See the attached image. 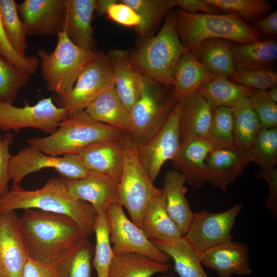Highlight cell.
Returning a JSON list of instances; mask_svg holds the SVG:
<instances>
[{"instance_id":"obj_37","label":"cell","mask_w":277,"mask_h":277,"mask_svg":"<svg viewBox=\"0 0 277 277\" xmlns=\"http://www.w3.org/2000/svg\"><path fill=\"white\" fill-rule=\"evenodd\" d=\"M94 233L95 234V246L92 265L95 270L97 277H108L114 254L110 245L106 211L96 214Z\"/></svg>"},{"instance_id":"obj_31","label":"cell","mask_w":277,"mask_h":277,"mask_svg":"<svg viewBox=\"0 0 277 277\" xmlns=\"http://www.w3.org/2000/svg\"><path fill=\"white\" fill-rule=\"evenodd\" d=\"M233 42L221 38L204 40L199 47V60L213 74L228 79L236 71L231 51Z\"/></svg>"},{"instance_id":"obj_20","label":"cell","mask_w":277,"mask_h":277,"mask_svg":"<svg viewBox=\"0 0 277 277\" xmlns=\"http://www.w3.org/2000/svg\"><path fill=\"white\" fill-rule=\"evenodd\" d=\"M202 264L215 270L219 277L248 275L249 250L245 243L230 241L215 246L200 254Z\"/></svg>"},{"instance_id":"obj_8","label":"cell","mask_w":277,"mask_h":277,"mask_svg":"<svg viewBox=\"0 0 277 277\" xmlns=\"http://www.w3.org/2000/svg\"><path fill=\"white\" fill-rule=\"evenodd\" d=\"M124 162L118 184L119 202L128 210L131 221L138 227L147 203L162 193L154 186L138 160L136 144L130 134L123 138Z\"/></svg>"},{"instance_id":"obj_13","label":"cell","mask_w":277,"mask_h":277,"mask_svg":"<svg viewBox=\"0 0 277 277\" xmlns=\"http://www.w3.org/2000/svg\"><path fill=\"white\" fill-rule=\"evenodd\" d=\"M243 204L237 203L223 212L203 210L193 213L183 236L200 254L217 245L231 241V231Z\"/></svg>"},{"instance_id":"obj_7","label":"cell","mask_w":277,"mask_h":277,"mask_svg":"<svg viewBox=\"0 0 277 277\" xmlns=\"http://www.w3.org/2000/svg\"><path fill=\"white\" fill-rule=\"evenodd\" d=\"M178 99L173 94V86L144 76L140 96L130 111L133 125L130 135L136 144L145 142L159 130Z\"/></svg>"},{"instance_id":"obj_43","label":"cell","mask_w":277,"mask_h":277,"mask_svg":"<svg viewBox=\"0 0 277 277\" xmlns=\"http://www.w3.org/2000/svg\"><path fill=\"white\" fill-rule=\"evenodd\" d=\"M228 80L240 86L265 91L276 86L277 72L271 70H239Z\"/></svg>"},{"instance_id":"obj_33","label":"cell","mask_w":277,"mask_h":277,"mask_svg":"<svg viewBox=\"0 0 277 277\" xmlns=\"http://www.w3.org/2000/svg\"><path fill=\"white\" fill-rule=\"evenodd\" d=\"M254 90L219 76L201 85L196 91L213 111L221 107L233 108L242 100L249 97Z\"/></svg>"},{"instance_id":"obj_38","label":"cell","mask_w":277,"mask_h":277,"mask_svg":"<svg viewBox=\"0 0 277 277\" xmlns=\"http://www.w3.org/2000/svg\"><path fill=\"white\" fill-rule=\"evenodd\" d=\"M221 9L225 14L239 16L251 26L271 13L272 3L266 0H206Z\"/></svg>"},{"instance_id":"obj_22","label":"cell","mask_w":277,"mask_h":277,"mask_svg":"<svg viewBox=\"0 0 277 277\" xmlns=\"http://www.w3.org/2000/svg\"><path fill=\"white\" fill-rule=\"evenodd\" d=\"M107 55L116 93L130 112L141 94L144 76L131 62L128 51L113 49Z\"/></svg>"},{"instance_id":"obj_49","label":"cell","mask_w":277,"mask_h":277,"mask_svg":"<svg viewBox=\"0 0 277 277\" xmlns=\"http://www.w3.org/2000/svg\"><path fill=\"white\" fill-rule=\"evenodd\" d=\"M174 3L180 9L191 14H225L221 9L206 0H174Z\"/></svg>"},{"instance_id":"obj_3","label":"cell","mask_w":277,"mask_h":277,"mask_svg":"<svg viewBox=\"0 0 277 277\" xmlns=\"http://www.w3.org/2000/svg\"><path fill=\"white\" fill-rule=\"evenodd\" d=\"M142 39L135 49L128 51L132 63L144 76L173 86L174 67L181 56L189 51L179 37L174 11L167 14L156 34Z\"/></svg>"},{"instance_id":"obj_16","label":"cell","mask_w":277,"mask_h":277,"mask_svg":"<svg viewBox=\"0 0 277 277\" xmlns=\"http://www.w3.org/2000/svg\"><path fill=\"white\" fill-rule=\"evenodd\" d=\"M66 0H25L17 4L27 36H52L62 31Z\"/></svg>"},{"instance_id":"obj_17","label":"cell","mask_w":277,"mask_h":277,"mask_svg":"<svg viewBox=\"0 0 277 277\" xmlns=\"http://www.w3.org/2000/svg\"><path fill=\"white\" fill-rule=\"evenodd\" d=\"M251 162L249 150L234 144L213 149L206 159L209 182L226 191L228 185L241 176Z\"/></svg>"},{"instance_id":"obj_52","label":"cell","mask_w":277,"mask_h":277,"mask_svg":"<svg viewBox=\"0 0 277 277\" xmlns=\"http://www.w3.org/2000/svg\"><path fill=\"white\" fill-rule=\"evenodd\" d=\"M116 0H96L95 12L99 15L105 14L107 9Z\"/></svg>"},{"instance_id":"obj_15","label":"cell","mask_w":277,"mask_h":277,"mask_svg":"<svg viewBox=\"0 0 277 277\" xmlns=\"http://www.w3.org/2000/svg\"><path fill=\"white\" fill-rule=\"evenodd\" d=\"M30 259L14 211L0 213V277H23Z\"/></svg>"},{"instance_id":"obj_50","label":"cell","mask_w":277,"mask_h":277,"mask_svg":"<svg viewBox=\"0 0 277 277\" xmlns=\"http://www.w3.org/2000/svg\"><path fill=\"white\" fill-rule=\"evenodd\" d=\"M262 38H271L277 34V11L272 12L250 26Z\"/></svg>"},{"instance_id":"obj_28","label":"cell","mask_w":277,"mask_h":277,"mask_svg":"<svg viewBox=\"0 0 277 277\" xmlns=\"http://www.w3.org/2000/svg\"><path fill=\"white\" fill-rule=\"evenodd\" d=\"M162 194V191L147 203L141 217L138 227L151 243L173 241L183 236L167 213Z\"/></svg>"},{"instance_id":"obj_26","label":"cell","mask_w":277,"mask_h":277,"mask_svg":"<svg viewBox=\"0 0 277 277\" xmlns=\"http://www.w3.org/2000/svg\"><path fill=\"white\" fill-rule=\"evenodd\" d=\"M231 51L236 70H274L277 59V42L274 38L237 43Z\"/></svg>"},{"instance_id":"obj_1","label":"cell","mask_w":277,"mask_h":277,"mask_svg":"<svg viewBox=\"0 0 277 277\" xmlns=\"http://www.w3.org/2000/svg\"><path fill=\"white\" fill-rule=\"evenodd\" d=\"M30 259L57 268L88 237L69 216L35 209L19 217Z\"/></svg>"},{"instance_id":"obj_40","label":"cell","mask_w":277,"mask_h":277,"mask_svg":"<svg viewBox=\"0 0 277 277\" xmlns=\"http://www.w3.org/2000/svg\"><path fill=\"white\" fill-rule=\"evenodd\" d=\"M249 150L252 162L260 168L274 167L277 164V127L262 128Z\"/></svg>"},{"instance_id":"obj_47","label":"cell","mask_w":277,"mask_h":277,"mask_svg":"<svg viewBox=\"0 0 277 277\" xmlns=\"http://www.w3.org/2000/svg\"><path fill=\"white\" fill-rule=\"evenodd\" d=\"M13 142V135L10 132L3 136L0 135V197L9 191V169L12 156L9 152V147Z\"/></svg>"},{"instance_id":"obj_53","label":"cell","mask_w":277,"mask_h":277,"mask_svg":"<svg viewBox=\"0 0 277 277\" xmlns=\"http://www.w3.org/2000/svg\"><path fill=\"white\" fill-rule=\"evenodd\" d=\"M266 96L274 103L277 102V87L276 86L264 91Z\"/></svg>"},{"instance_id":"obj_45","label":"cell","mask_w":277,"mask_h":277,"mask_svg":"<svg viewBox=\"0 0 277 277\" xmlns=\"http://www.w3.org/2000/svg\"><path fill=\"white\" fill-rule=\"evenodd\" d=\"M256 113L262 128L277 127V105L265 94L264 91L255 90L248 97Z\"/></svg>"},{"instance_id":"obj_41","label":"cell","mask_w":277,"mask_h":277,"mask_svg":"<svg viewBox=\"0 0 277 277\" xmlns=\"http://www.w3.org/2000/svg\"><path fill=\"white\" fill-rule=\"evenodd\" d=\"M208 140L213 149L234 145L232 108L221 107L213 111Z\"/></svg>"},{"instance_id":"obj_51","label":"cell","mask_w":277,"mask_h":277,"mask_svg":"<svg viewBox=\"0 0 277 277\" xmlns=\"http://www.w3.org/2000/svg\"><path fill=\"white\" fill-rule=\"evenodd\" d=\"M23 277H57V275L55 268L29 259Z\"/></svg>"},{"instance_id":"obj_36","label":"cell","mask_w":277,"mask_h":277,"mask_svg":"<svg viewBox=\"0 0 277 277\" xmlns=\"http://www.w3.org/2000/svg\"><path fill=\"white\" fill-rule=\"evenodd\" d=\"M17 4L14 0H0L1 19L4 31L14 49L22 56H26L28 47L25 24L18 13Z\"/></svg>"},{"instance_id":"obj_42","label":"cell","mask_w":277,"mask_h":277,"mask_svg":"<svg viewBox=\"0 0 277 277\" xmlns=\"http://www.w3.org/2000/svg\"><path fill=\"white\" fill-rule=\"evenodd\" d=\"M30 76L0 55V102L13 104L19 91L28 84Z\"/></svg>"},{"instance_id":"obj_46","label":"cell","mask_w":277,"mask_h":277,"mask_svg":"<svg viewBox=\"0 0 277 277\" xmlns=\"http://www.w3.org/2000/svg\"><path fill=\"white\" fill-rule=\"evenodd\" d=\"M105 14L113 22L126 27L137 28L141 21L140 16L130 6L117 1L106 10Z\"/></svg>"},{"instance_id":"obj_39","label":"cell","mask_w":277,"mask_h":277,"mask_svg":"<svg viewBox=\"0 0 277 277\" xmlns=\"http://www.w3.org/2000/svg\"><path fill=\"white\" fill-rule=\"evenodd\" d=\"M94 247L88 239L57 268V277H91Z\"/></svg>"},{"instance_id":"obj_25","label":"cell","mask_w":277,"mask_h":277,"mask_svg":"<svg viewBox=\"0 0 277 277\" xmlns=\"http://www.w3.org/2000/svg\"><path fill=\"white\" fill-rule=\"evenodd\" d=\"M186 181L176 170H171L165 175L162 191V200L165 209L179 231L184 236L193 217L185 194L187 189Z\"/></svg>"},{"instance_id":"obj_34","label":"cell","mask_w":277,"mask_h":277,"mask_svg":"<svg viewBox=\"0 0 277 277\" xmlns=\"http://www.w3.org/2000/svg\"><path fill=\"white\" fill-rule=\"evenodd\" d=\"M140 16L137 30L142 38L154 35L162 19L175 6L174 0H120Z\"/></svg>"},{"instance_id":"obj_19","label":"cell","mask_w":277,"mask_h":277,"mask_svg":"<svg viewBox=\"0 0 277 277\" xmlns=\"http://www.w3.org/2000/svg\"><path fill=\"white\" fill-rule=\"evenodd\" d=\"M212 149V145L207 139L184 140L180 142L178 151L171 161L189 185L199 188L209 182L206 159Z\"/></svg>"},{"instance_id":"obj_44","label":"cell","mask_w":277,"mask_h":277,"mask_svg":"<svg viewBox=\"0 0 277 277\" xmlns=\"http://www.w3.org/2000/svg\"><path fill=\"white\" fill-rule=\"evenodd\" d=\"M0 55L10 65L29 75L35 74L39 66V59L37 56L31 55L24 57L14 49L4 31L1 15Z\"/></svg>"},{"instance_id":"obj_21","label":"cell","mask_w":277,"mask_h":277,"mask_svg":"<svg viewBox=\"0 0 277 277\" xmlns=\"http://www.w3.org/2000/svg\"><path fill=\"white\" fill-rule=\"evenodd\" d=\"M96 8V0H66L62 31L75 45L96 50L91 23Z\"/></svg>"},{"instance_id":"obj_10","label":"cell","mask_w":277,"mask_h":277,"mask_svg":"<svg viewBox=\"0 0 277 277\" xmlns=\"http://www.w3.org/2000/svg\"><path fill=\"white\" fill-rule=\"evenodd\" d=\"M54 169L63 178L78 180L86 177L91 171L84 164L79 154H66L62 156L44 153L29 146L11 156L9 179L13 184L20 185L30 173L44 168Z\"/></svg>"},{"instance_id":"obj_23","label":"cell","mask_w":277,"mask_h":277,"mask_svg":"<svg viewBox=\"0 0 277 277\" xmlns=\"http://www.w3.org/2000/svg\"><path fill=\"white\" fill-rule=\"evenodd\" d=\"M180 142L192 138L208 140L213 111L197 91L179 97Z\"/></svg>"},{"instance_id":"obj_6","label":"cell","mask_w":277,"mask_h":277,"mask_svg":"<svg viewBox=\"0 0 277 277\" xmlns=\"http://www.w3.org/2000/svg\"><path fill=\"white\" fill-rule=\"evenodd\" d=\"M56 36L57 42L53 52L41 49L37 54L47 89L55 95H64L72 89L84 69L102 52L76 46L64 31Z\"/></svg>"},{"instance_id":"obj_12","label":"cell","mask_w":277,"mask_h":277,"mask_svg":"<svg viewBox=\"0 0 277 277\" xmlns=\"http://www.w3.org/2000/svg\"><path fill=\"white\" fill-rule=\"evenodd\" d=\"M122 205L112 203L106 210L109 239L114 255L134 253L166 263L170 256L154 246L141 229L125 215Z\"/></svg>"},{"instance_id":"obj_18","label":"cell","mask_w":277,"mask_h":277,"mask_svg":"<svg viewBox=\"0 0 277 277\" xmlns=\"http://www.w3.org/2000/svg\"><path fill=\"white\" fill-rule=\"evenodd\" d=\"M63 179L70 195L89 203L96 214L106 212L112 203L119 202L118 184L103 173L91 171L81 179Z\"/></svg>"},{"instance_id":"obj_2","label":"cell","mask_w":277,"mask_h":277,"mask_svg":"<svg viewBox=\"0 0 277 277\" xmlns=\"http://www.w3.org/2000/svg\"><path fill=\"white\" fill-rule=\"evenodd\" d=\"M28 209L69 216L78 223L87 237L94 233L96 212L93 207L72 196L63 177L50 178L43 187L34 190L13 184L10 190L0 197V213Z\"/></svg>"},{"instance_id":"obj_14","label":"cell","mask_w":277,"mask_h":277,"mask_svg":"<svg viewBox=\"0 0 277 277\" xmlns=\"http://www.w3.org/2000/svg\"><path fill=\"white\" fill-rule=\"evenodd\" d=\"M180 115V107L177 102L159 130L145 142L136 144L140 162L153 183L163 164L172 160L179 149Z\"/></svg>"},{"instance_id":"obj_9","label":"cell","mask_w":277,"mask_h":277,"mask_svg":"<svg viewBox=\"0 0 277 277\" xmlns=\"http://www.w3.org/2000/svg\"><path fill=\"white\" fill-rule=\"evenodd\" d=\"M113 88L111 65L107 55L102 52L84 69L72 89L66 95H55L53 101L70 116L84 111L101 94Z\"/></svg>"},{"instance_id":"obj_54","label":"cell","mask_w":277,"mask_h":277,"mask_svg":"<svg viewBox=\"0 0 277 277\" xmlns=\"http://www.w3.org/2000/svg\"><path fill=\"white\" fill-rule=\"evenodd\" d=\"M160 277H175L172 274H164Z\"/></svg>"},{"instance_id":"obj_4","label":"cell","mask_w":277,"mask_h":277,"mask_svg":"<svg viewBox=\"0 0 277 277\" xmlns=\"http://www.w3.org/2000/svg\"><path fill=\"white\" fill-rule=\"evenodd\" d=\"M126 133L115 127L97 122L84 111L69 117L46 137L26 140L29 146L53 156L78 154L96 143L123 138Z\"/></svg>"},{"instance_id":"obj_24","label":"cell","mask_w":277,"mask_h":277,"mask_svg":"<svg viewBox=\"0 0 277 277\" xmlns=\"http://www.w3.org/2000/svg\"><path fill=\"white\" fill-rule=\"evenodd\" d=\"M124 137L101 142L82 151L78 154L85 166L91 171L107 175L118 184L124 167Z\"/></svg>"},{"instance_id":"obj_5","label":"cell","mask_w":277,"mask_h":277,"mask_svg":"<svg viewBox=\"0 0 277 277\" xmlns=\"http://www.w3.org/2000/svg\"><path fill=\"white\" fill-rule=\"evenodd\" d=\"M174 12L181 43L198 60L201 43L207 38H225L237 43L260 41L256 31L234 14H191L180 9Z\"/></svg>"},{"instance_id":"obj_27","label":"cell","mask_w":277,"mask_h":277,"mask_svg":"<svg viewBox=\"0 0 277 277\" xmlns=\"http://www.w3.org/2000/svg\"><path fill=\"white\" fill-rule=\"evenodd\" d=\"M85 111L97 122L115 127L128 134L133 133L131 113L118 97L114 88L101 94Z\"/></svg>"},{"instance_id":"obj_11","label":"cell","mask_w":277,"mask_h":277,"mask_svg":"<svg viewBox=\"0 0 277 277\" xmlns=\"http://www.w3.org/2000/svg\"><path fill=\"white\" fill-rule=\"evenodd\" d=\"M69 117L67 111L55 105L52 97L38 101L33 105L23 107L0 102V130L18 132L22 129L32 128L52 134L58 124Z\"/></svg>"},{"instance_id":"obj_32","label":"cell","mask_w":277,"mask_h":277,"mask_svg":"<svg viewBox=\"0 0 277 277\" xmlns=\"http://www.w3.org/2000/svg\"><path fill=\"white\" fill-rule=\"evenodd\" d=\"M170 264L155 261L145 255L125 253L114 255L108 277H151L157 273H166Z\"/></svg>"},{"instance_id":"obj_29","label":"cell","mask_w":277,"mask_h":277,"mask_svg":"<svg viewBox=\"0 0 277 277\" xmlns=\"http://www.w3.org/2000/svg\"><path fill=\"white\" fill-rule=\"evenodd\" d=\"M217 77L189 50L181 56L174 67L173 94L179 98L196 92L201 85Z\"/></svg>"},{"instance_id":"obj_48","label":"cell","mask_w":277,"mask_h":277,"mask_svg":"<svg viewBox=\"0 0 277 277\" xmlns=\"http://www.w3.org/2000/svg\"><path fill=\"white\" fill-rule=\"evenodd\" d=\"M256 177L259 180L265 179L269 186V193L267 198L265 209L271 213L276 218L277 217V169L269 168H260L255 174Z\"/></svg>"},{"instance_id":"obj_35","label":"cell","mask_w":277,"mask_h":277,"mask_svg":"<svg viewBox=\"0 0 277 277\" xmlns=\"http://www.w3.org/2000/svg\"><path fill=\"white\" fill-rule=\"evenodd\" d=\"M232 108L234 144L249 150L262 129L260 120L248 97L242 100Z\"/></svg>"},{"instance_id":"obj_30","label":"cell","mask_w":277,"mask_h":277,"mask_svg":"<svg viewBox=\"0 0 277 277\" xmlns=\"http://www.w3.org/2000/svg\"><path fill=\"white\" fill-rule=\"evenodd\" d=\"M152 243L174 262V270L180 277H209L203 269L200 253L184 237Z\"/></svg>"}]
</instances>
